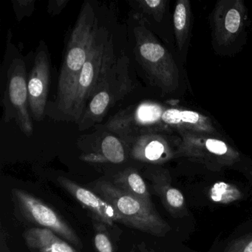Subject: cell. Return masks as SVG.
<instances>
[{
    "instance_id": "cell-24",
    "label": "cell",
    "mask_w": 252,
    "mask_h": 252,
    "mask_svg": "<svg viewBox=\"0 0 252 252\" xmlns=\"http://www.w3.org/2000/svg\"><path fill=\"white\" fill-rule=\"evenodd\" d=\"M54 5V6L49 5V12L52 13L53 15H56L57 14L60 13V11L66 6L68 1H64V0H57V1H53L50 2Z\"/></svg>"
},
{
    "instance_id": "cell-6",
    "label": "cell",
    "mask_w": 252,
    "mask_h": 252,
    "mask_svg": "<svg viewBox=\"0 0 252 252\" xmlns=\"http://www.w3.org/2000/svg\"><path fill=\"white\" fill-rule=\"evenodd\" d=\"M179 133L181 141L176 150V156L187 158L216 171L240 161V153L216 135L188 132Z\"/></svg>"
},
{
    "instance_id": "cell-20",
    "label": "cell",
    "mask_w": 252,
    "mask_h": 252,
    "mask_svg": "<svg viewBox=\"0 0 252 252\" xmlns=\"http://www.w3.org/2000/svg\"><path fill=\"white\" fill-rule=\"evenodd\" d=\"M242 197V191L236 186L228 183H215L209 190L211 200L220 204H230L240 200Z\"/></svg>"
},
{
    "instance_id": "cell-14",
    "label": "cell",
    "mask_w": 252,
    "mask_h": 252,
    "mask_svg": "<svg viewBox=\"0 0 252 252\" xmlns=\"http://www.w3.org/2000/svg\"><path fill=\"white\" fill-rule=\"evenodd\" d=\"M136 160L153 164L166 163L176 156L169 141L162 135L148 134L137 141L132 150Z\"/></svg>"
},
{
    "instance_id": "cell-17",
    "label": "cell",
    "mask_w": 252,
    "mask_h": 252,
    "mask_svg": "<svg viewBox=\"0 0 252 252\" xmlns=\"http://www.w3.org/2000/svg\"><path fill=\"white\" fill-rule=\"evenodd\" d=\"M191 5L188 0H178L173 14L174 31L180 52L187 48L191 27Z\"/></svg>"
},
{
    "instance_id": "cell-22",
    "label": "cell",
    "mask_w": 252,
    "mask_h": 252,
    "mask_svg": "<svg viewBox=\"0 0 252 252\" xmlns=\"http://www.w3.org/2000/svg\"><path fill=\"white\" fill-rule=\"evenodd\" d=\"M140 9L142 12L151 16L155 20L160 22L163 19V14L166 11V0H144L137 2Z\"/></svg>"
},
{
    "instance_id": "cell-18",
    "label": "cell",
    "mask_w": 252,
    "mask_h": 252,
    "mask_svg": "<svg viewBox=\"0 0 252 252\" xmlns=\"http://www.w3.org/2000/svg\"><path fill=\"white\" fill-rule=\"evenodd\" d=\"M101 156L91 155L84 158L85 160L92 162L108 161L121 163L125 161V153L122 142L116 137L108 135L101 142Z\"/></svg>"
},
{
    "instance_id": "cell-5",
    "label": "cell",
    "mask_w": 252,
    "mask_h": 252,
    "mask_svg": "<svg viewBox=\"0 0 252 252\" xmlns=\"http://www.w3.org/2000/svg\"><path fill=\"white\" fill-rule=\"evenodd\" d=\"M133 88L129 75V60L126 56L117 59L105 80L88 104L78 129L86 130L99 123L110 109L123 100Z\"/></svg>"
},
{
    "instance_id": "cell-11",
    "label": "cell",
    "mask_w": 252,
    "mask_h": 252,
    "mask_svg": "<svg viewBox=\"0 0 252 252\" xmlns=\"http://www.w3.org/2000/svg\"><path fill=\"white\" fill-rule=\"evenodd\" d=\"M57 182L92 214L94 219L111 227L115 223L125 225L123 219L116 209L101 196L65 177H58Z\"/></svg>"
},
{
    "instance_id": "cell-8",
    "label": "cell",
    "mask_w": 252,
    "mask_h": 252,
    "mask_svg": "<svg viewBox=\"0 0 252 252\" xmlns=\"http://www.w3.org/2000/svg\"><path fill=\"white\" fill-rule=\"evenodd\" d=\"M13 197L23 216L41 228L51 230L73 246L82 248L76 231L54 209L24 190L14 189Z\"/></svg>"
},
{
    "instance_id": "cell-23",
    "label": "cell",
    "mask_w": 252,
    "mask_h": 252,
    "mask_svg": "<svg viewBox=\"0 0 252 252\" xmlns=\"http://www.w3.org/2000/svg\"><path fill=\"white\" fill-rule=\"evenodd\" d=\"M224 252H252V233L230 243Z\"/></svg>"
},
{
    "instance_id": "cell-4",
    "label": "cell",
    "mask_w": 252,
    "mask_h": 252,
    "mask_svg": "<svg viewBox=\"0 0 252 252\" xmlns=\"http://www.w3.org/2000/svg\"><path fill=\"white\" fill-rule=\"evenodd\" d=\"M95 191L116 209L126 226L158 237H163L170 230L156 209L119 189L113 183H97Z\"/></svg>"
},
{
    "instance_id": "cell-25",
    "label": "cell",
    "mask_w": 252,
    "mask_h": 252,
    "mask_svg": "<svg viewBox=\"0 0 252 252\" xmlns=\"http://www.w3.org/2000/svg\"></svg>"
},
{
    "instance_id": "cell-21",
    "label": "cell",
    "mask_w": 252,
    "mask_h": 252,
    "mask_svg": "<svg viewBox=\"0 0 252 252\" xmlns=\"http://www.w3.org/2000/svg\"><path fill=\"white\" fill-rule=\"evenodd\" d=\"M94 246L97 252H115L111 239L107 230V225L101 221L94 219Z\"/></svg>"
},
{
    "instance_id": "cell-10",
    "label": "cell",
    "mask_w": 252,
    "mask_h": 252,
    "mask_svg": "<svg viewBox=\"0 0 252 252\" xmlns=\"http://www.w3.org/2000/svg\"><path fill=\"white\" fill-rule=\"evenodd\" d=\"M214 41L221 47H226L239 37L246 19V8L241 0H220L212 14Z\"/></svg>"
},
{
    "instance_id": "cell-3",
    "label": "cell",
    "mask_w": 252,
    "mask_h": 252,
    "mask_svg": "<svg viewBox=\"0 0 252 252\" xmlns=\"http://www.w3.org/2000/svg\"><path fill=\"white\" fill-rule=\"evenodd\" d=\"M134 35L135 57L150 82L163 94L176 91L180 85V73L172 54L144 25L135 28Z\"/></svg>"
},
{
    "instance_id": "cell-12",
    "label": "cell",
    "mask_w": 252,
    "mask_h": 252,
    "mask_svg": "<svg viewBox=\"0 0 252 252\" xmlns=\"http://www.w3.org/2000/svg\"><path fill=\"white\" fill-rule=\"evenodd\" d=\"M160 121L179 132L218 135L216 128L209 118L192 110L166 109L163 111Z\"/></svg>"
},
{
    "instance_id": "cell-13",
    "label": "cell",
    "mask_w": 252,
    "mask_h": 252,
    "mask_svg": "<svg viewBox=\"0 0 252 252\" xmlns=\"http://www.w3.org/2000/svg\"><path fill=\"white\" fill-rule=\"evenodd\" d=\"M146 176L150 180L155 194L160 197L164 207L173 217H182L185 201L182 193L171 184L170 175L166 169L147 171Z\"/></svg>"
},
{
    "instance_id": "cell-19",
    "label": "cell",
    "mask_w": 252,
    "mask_h": 252,
    "mask_svg": "<svg viewBox=\"0 0 252 252\" xmlns=\"http://www.w3.org/2000/svg\"><path fill=\"white\" fill-rule=\"evenodd\" d=\"M163 113V108L158 104L152 102L142 103L136 107L129 119L124 118L122 119V123L125 125H122V127L127 126L132 122H134L133 125L141 126L153 125L161 120Z\"/></svg>"
},
{
    "instance_id": "cell-9",
    "label": "cell",
    "mask_w": 252,
    "mask_h": 252,
    "mask_svg": "<svg viewBox=\"0 0 252 252\" xmlns=\"http://www.w3.org/2000/svg\"><path fill=\"white\" fill-rule=\"evenodd\" d=\"M51 80V61L48 48L41 42L36 51L33 67L28 79L29 104L32 119L43 120L48 107Z\"/></svg>"
},
{
    "instance_id": "cell-7",
    "label": "cell",
    "mask_w": 252,
    "mask_h": 252,
    "mask_svg": "<svg viewBox=\"0 0 252 252\" xmlns=\"http://www.w3.org/2000/svg\"><path fill=\"white\" fill-rule=\"evenodd\" d=\"M27 70L21 58H14L7 70L6 89L3 95L5 122L15 120L22 132L28 137L33 132L28 89Z\"/></svg>"
},
{
    "instance_id": "cell-2",
    "label": "cell",
    "mask_w": 252,
    "mask_h": 252,
    "mask_svg": "<svg viewBox=\"0 0 252 252\" xmlns=\"http://www.w3.org/2000/svg\"><path fill=\"white\" fill-rule=\"evenodd\" d=\"M116 61L113 35L104 26H100L78 80L70 122L79 123L88 104Z\"/></svg>"
},
{
    "instance_id": "cell-1",
    "label": "cell",
    "mask_w": 252,
    "mask_h": 252,
    "mask_svg": "<svg viewBox=\"0 0 252 252\" xmlns=\"http://www.w3.org/2000/svg\"><path fill=\"white\" fill-rule=\"evenodd\" d=\"M99 27L94 7L85 2L66 45L55 101L47 108L46 114L53 119L70 122L78 80Z\"/></svg>"
},
{
    "instance_id": "cell-15",
    "label": "cell",
    "mask_w": 252,
    "mask_h": 252,
    "mask_svg": "<svg viewBox=\"0 0 252 252\" xmlns=\"http://www.w3.org/2000/svg\"><path fill=\"white\" fill-rule=\"evenodd\" d=\"M23 237L32 252H79L67 240L47 228H29L25 231Z\"/></svg>"
},
{
    "instance_id": "cell-16",
    "label": "cell",
    "mask_w": 252,
    "mask_h": 252,
    "mask_svg": "<svg viewBox=\"0 0 252 252\" xmlns=\"http://www.w3.org/2000/svg\"><path fill=\"white\" fill-rule=\"evenodd\" d=\"M113 184L149 207L155 209L148 187L138 171L128 168L115 177Z\"/></svg>"
}]
</instances>
